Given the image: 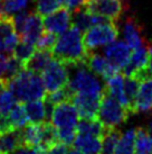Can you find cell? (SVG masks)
Wrapping results in <instances>:
<instances>
[{"label": "cell", "instance_id": "39", "mask_svg": "<svg viewBox=\"0 0 152 154\" xmlns=\"http://www.w3.org/2000/svg\"><path fill=\"white\" fill-rule=\"evenodd\" d=\"M7 83H8V82L6 81L4 79L0 78V94H1V92H2L6 88H7Z\"/></svg>", "mask_w": 152, "mask_h": 154}, {"label": "cell", "instance_id": "32", "mask_svg": "<svg viewBox=\"0 0 152 154\" xmlns=\"http://www.w3.org/2000/svg\"><path fill=\"white\" fill-rule=\"evenodd\" d=\"M17 103V99L9 89H4L0 94V114L8 115L13 105Z\"/></svg>", "mask_w": 152, "mask_h": 154}, {"label": "cell", "instance_id": "20", "mask_svg": "<svg viewBox=\"0 0 152 154\" xmlns=\"http://www.w3.org/2000/svg\"><path fill=\"white\" fill-rule=\"evenodd\" d=\"M53 59V54L49 51H42V50H36L34 54L30 56V59L25 63L24 68L29 70L34 73H40L45 70L47 64L49 63Z\"/></svg>", "mask_w": 152, "mask_h": 154}, {"label": "cell", "instance_id": "33", "mask_svg": "<svg viewBox=\"0 0 152 154\" xmlns=\"http://www.w3.org/2000/svg\"><path fill=\"white\" fill-rule=\"evenodd\" d=\"M60 7L59 0H36V11L42 17L55 11Z\"/></svg>", "mask_w": 152, "mask_h": 154}, {"label": "cell", "instance_id": "12", "mask_svg": "<svg viewBox=\"0 0 152 154\" xmlns=\"http://www.w3.org/2000/svg\"><path fill=\"white\" fill-rule=\"evenodd\" d=\"M19 41L20 36L15 29L11 16L6 15L0 18V52L11 54Z\"/></svg>", "mask_w": 152, "mask_h": 154}, {"label": "cell", "instance_id": "25", "mask_svg": "<svg viewBox=\"0 0 152 154\" xmlns=\"http://www.w3.org/2000/svg\"><path fill=\"white\" fill-rule=\"evenodd\" d=\"M10 122L13 124V127L15 129H21L24 128L26 125L29 123L28 117H27V112H26L25 103L17 101L11 108L10 112L8 114Z\"/></svg>", "mask_w": 152, "mask_h": 154}, {"label": "cell", "instance_id": "3", "mask_svg": "<svg viewBox=\"0 0 152 154\" xmlns=\"http://www.w3.org/2000/svg\"><path fill=\"white\" fill-rule=\"evenodd\" d=\"M130 114L131 112L116 99L107 94L105 90H103L97 118L105 128H116L118 126L127 122Z\"/></svg>", "mask_w": 152, "mask_h": 154}, {"label": "cell", "instance_id": "35", "mask_svg": "<svg viewBox=\"0 0 152 154\" xmlns=\"http://www.w3.org/2000/svg\"><path fill=\"white\" fill-rule=\"evenodd\" d=\"M87 0H59L60 6L67 8L71 13H74L78 9L83 8Z\"/></svg>", "mask_w": 152, "mask_h": 154}, {"label": "cell", "instance_id": "26", "mask_svg": "<svg viewBox=\"0 0 152 154\" xmlns=\"http://www.w3.org/2000/svg\"><path fill=\"white\" fill-rule=\"evenodd\" d=\"M136 129H127L124 134H121L118 143L115 147V154H133L134 151Z\"/></svg>", "mask_w": 152, "mask_h": 154}, {"label": "cell", "instance_id": "16", "mask_svg": "<svg viewBox=\"0 0 152 154\" xmlns=\"http://www.w3.org/2000/svg\"><path fill=\"white\" fill-rule=\"evenodd\" d=\"M102 137L77 133L72 146L82 154H102Z\"/></svg>", "mask_w": 152, "mask_h": 154}, {"label": "cell", "instance_id": "28", "mask_svg": "<svg viewBox=\"0 0 152 154\" xmlns=\"http://www.w3.org/2000/svg\"><path fill=\"white\" fill-rule=\"evenodd\" d=\"M36 51V46L28 44L24 42V41H19V43L15 46L13 51V54L22 65H25V63L30 59V56L34 54V52Z\"/></svg>", "mask_w": 152, "mask_h": 154}, {"label": "cell", "instance_id": "44", "mask_svg": "<svg viewBox=\"0 0 152 154\" xmlns=\"http://www.w3.org/2000/svg\"><path fill=\"white\" fill-rule=\"evenodd\" d=\"M0 154H4V153H1V152H0Z\"/></svg>", "mask_w": 152, "mask_h": 154}, {"label": "cell", "instance_id": "7", "mask_svg": "<svg viewBox=\"0 0 152 154\" xmlns=\"http://www.w3.org/2000/svg\"><path fill=\"white\" fill-rule=\"evenodd\" d=\"M42 79L46 92L55 91L59 88H63L67 86L69 82L68 66L53 56L51 61L42 72Z\"/></svg>", "mask_w": 152, "mask_h": 154}, {"label": "cell", "instance_id": "42", "mask_svg": "<svg viewBox=\"0 0 152 154\" xmlns=\"http://www.w3.org/2000/svg\"><path fill=\"white\" fill-rule=\"evenodd\" d=\"M148 131L149 133L152 135V117H151V119H150V122H149V127H148Z\"/></svg>", "mask_w": 152, "mask_h": 154}, {"label": "cell", "instance_id": "38", "mask_svg": "<svg viewBox=\"0 0 152 154\" xmlns=\"http://www.w3.org/2000/svg\"><path fill=\"white\" fill-rule=\"evenodd\" d=\"M35 153H36L35 149L28 147V146L26 145H20L19 147H17L16 150L13 151L11 154H35Z\"/></svg>", "mask_w": 152, "mask_h": 154}, {"label": "cell", "instance_id": "18", "mask_svg": "<svg viewBox=\"0 0 152 154\" xmlns=\"http://www.w3.org/2000/svg\"><path fill=\"white\" fill-rule=\"evenodd\" d=\"M105 20H109V19L102 17V16H98V15H95V14L89 13V10H86L84 7L74 11L72 17L73 25H75L82 32H85L86 29H89V27L96 25V24H100V23L105 22Z\"/></svg>", "mask_w": 152, "mask_h": 154}, {"label": "cell", "instance_id": "31", "mask_svg": "<svg viewBox=\"0 0 152 154\" xmlns=\"http://www.w3.org/2000/svg\"><path fill=\"white\" fill-rule=\"evenodd\" d=\"M57 37H58V35L45 29L42 32V34L40 35V37L38 38L37 43H36V48L37 50H42V51L51 52V50L55 46Z\"/></svg>", "mask_w": 152, "mask_h": 154}, {"label": "cell", "instance_id": "4", "mask_svg": "<svg viewBox=\"0 0 152 154\" xmlns=\"http://www.w3.org/2000/svg\"><path fill=\"white\" fill-rule=\"evenodd\" d=\"M118 27L115 22L105 20L85 30L83 35V42L86 50L91 52L118 39Z\"/></svg>", "mask_w": 152, "mask_h": 154}, {"label": "cell", "instance_id": "34", "mask_svg": "<svg viewBox=\"0 0 152 154\" xmlns=\"http://www.w3.org/2000/svg\"><path fill=\"white\" fill-rule=\"evenodd\" d=\"M2 2L4 14L8 16H13L21 10H25L29 0H4Z\"/></svg>", "mask_w": 152, "mask_h": 154}, {"label": "cell", "instance_id": "40", "mask_svg": "<svg viewBox=\"0 0 152 154\" xmlns=\"http://www.w3.org/2000/svg\"><path fill=\"white\" fill-rule=\"evenodd\" d=\"M67 154H82L78 150H76L74 146H72L71 149H68L67 151Z\"/></svg>", "mask_w": 152, "mask_h": 154}, {"label": "cell", "instance_id": "10", "mask_svg": "<svg viewBox=\"0 0 152 154\" xmlns=\"http://www.w3.org/2000/svg\"><path fill=\"white\" fill-rule=\"evenodd\" d=\"M104 56L110 61V63L116 66L121 71L131 56V48L124 41L115 39L113 42L109 43L104 47Z\"/></svg>", "mask_w": 152, "mask_h": 154}, {"label": "cell", "instance_id": "41", "mask_svg": "<svg viewBox=\"0 0 152 154\" xmlns=\"http://www.w3.org/2000/svg\"><path fill=\"white\" fill-rule=\"evenodd\" d=\"M4 16H6L4 10V2L0 0V18H2Z\"/></svg>", "mask_w": 152, "mask_h": 154}, {"label": "cell", "instance_id": "36", "mask_svg": "<svg viewBox=\"0 0 152 154\" xmlns=\"http://www.w3.org/2000/svg\"><path fill=\"white\" fill-rule=\"evenodd\" d=\"M68 146L62 142H57L51 147H48L42 154H67Z\"/></svg>", "mask_w": 152, "mask_h": 154}, {"label": "cell", "instance_id": "9", "mask_svg": "<svg viewBox=\"0 0 152 154\" xmlns=\"http://www.w3.org/2000/svg\"><path fill=\"white\" fill-rule=\"evenodd\" d=\"M101 97L98 94H73L72 101L78 111L80 118H97L98 108L101 103Z\"/></svg>", "mask_w": 152, "mask_h": 154}, {"label": "cell", "instance_id": "24", "mask_svg": "<svg viewBox=\"0 0 152 154\" xmlns=\"http://www.w3.org/2000/svg\"><path fill=\"white\" fill-rule=\"evenodd\" d=\"M133 154H152V135L143 127L136 128Z\"/></svg>", "mask_w": 152, "mask_h": 154}, {"label": "cell", "instance_id": "43", "mask_svg": "<svg viewBox=\"0 0 152 154\" xmlns=\"http://www.w3.org/2000/svg\"><path fill=\"white\" fill-rule=\"evenodd\" d=\"M35 150H36V153H35V154H42V153H44V152H42V151H40L39 149H35Z\"/></svg>", "mask_w": 152, "mask_h": 154}, {"label": "cell", "instance_id": "15", "mask_svg": "<svg viewBox=\"0 0 152 154\" xmlns=\"http://www.w3.org/2000/svg\"><path fill=\"white\" fill-rule=\"evenodd\" d=\"M152 109V77L144 78L140 81L139 89L135 96L132 114L147 112Z\"/></svg>", "mask_w": 152, "mask_h": 154}, {"label": "cell", "instance_id": "11", "mask_svg": "<svg viewBox=\"0 0 152 154\" xmlns=\"http://www.w3.org/2000/svg\"><path fill=\"white\" fill-rule=\"evenodd\" d=\"M44 28L56 35L63 34L71 27L72 13L67 8H58L44 17Z\"/></svg>", "mask_w": 152, "mask_h": 154}, {"label": "cell", "instance_id": "22", "mask_svg": "<svg viewBox=\"0 0 152 154\" xmlns=\"http://www.w3.org/2000/svg\"><path fill=\"white\" fill-rule=\"evenodd\" d=\"M22 145L21 129H13L0 134V152L11 154L17 147Z\"/></svg>", "mask_w": 152, "mask_h": 154}, {"label": "cell", "instance_id": "1", "mask_svg": "<svg viewBox=\"0 0 152 154\" xmlns=\"http://www.w3.org/2000/svg\"><path fill=\"white\" fill-rule=\"evenodd\" d=\"M51 54L55 59L71 68L85 64L89 51L83 42L82 30L75 25L71 26L66 32L57 37L55 46L51 50Z\"/></svg>", "mask_w": 152, "mask_h": 154}, {"label": "cell", "instance_id": "29", "mask_svg": "<svg viewBox=\"0 0 152 154\" xmlns=\"http://www.w3.org/2000/svg\"><path fill=\"white\" fill-rule=\"evenodd\" d=\"M73 97V91L71 88L67 86L59 88V89L55 90V91H51V92H46L45 94V100L48 101L51 105H57L59 103H63L65 100H72Z\"/></svg>", "mask_w": 152, "mask_h": 154}, {"label": "cell", "instance_id": "21", "mask_svg": "<svg viewBox=\"0 0 152 154\" xmlns=\"http://www.w3.org/2000/svg\"><path fill=\"white\" fill-rule=\"evenodd\" d=\"M25 108L29 123L39 124L46 120V105H45L44 99H36V100L27 101L25 103Z\"/></svg>", "mask_w": 152, "mask_h": 154}, {"label": "cell", "instance_id": "2", "mask_svg": "<svg viewBox=\"0 0 152 154\" xmlns=\"http://www.w3.org/2000/svg\"><path fill=\"white\" fill-rule=\"evenodd\" d=\"M7 88L13 92L17 101L21 103L44 99L46 94L42 77L25 68L8 80Z\"/></svg>", "mask_w": 152, "mask_h": 154}, {"label": "cell", "instance_id": "23", "mask_svg": "<svg viewBox=\"0 0 152 154\" xmlns=\"http://www.w3.org/2000/svg\"><path fill=\"white\" fill-rule=\"evenodd\" d=\"M106 131L107 128L104 127L98 118H80L77 123V133L89 134L103 138Z\"/></svg>", "mask_w": 152, "mask_h": 154}, {"label": "cell", "instance_id": "27", "mask_svg": "<svg viewBox=\"0 0 152 154\" xmlns=\"http://www.w3.org/2000/svg\"><path fill=\"white\" fill-rule=\"evenodd\" d=\"M121 137V132L118 128H110L106 131L102 142V154H113Z\"/></svg>", "mask_w": 152, "mask_h": 154}, {"label": "cell", "instance_id": "8", "mask_svg": "<svg viewBox=\"0 0 152 154\" xmlns=\"http://www.w3.org/2000/svg\"><path fill=\"white\" fill-rule=\"evenodd\" d=\"M84 8L89 13L116 22L125 11L124 0H87Z\"/></svg>", "mask_w": 152, "mask_h": 154}, {"label": "cell", "instance_id": "19", "mask_svg": "<svg viewBox=\"0 0 152 154\" xmlns=\"http://www.w3.org/2000/svg\"><path fill=\"white\" fill-rule=\"evenodd\" d=\"M42 123L34 124L28 123L24 128H21V141L22 145L31 149H39L42 141Z\"/></svg>", "mask_w": 152, "mask_h": 154}, {"label": "cell", "instance_id": "30", "mask_svg": "<svg viewBox=\"0 0 152 154\" xmlns=\"http://www.w3.org/2000/svg\"><path fill=\"white\" fill-rule=\"evenodd\" d=\"M124 75V74H123ZM140 80L136 79L135 77L132 75H124V92L127 98L129 105H130V111L132 114V107H133V103H134L135 96L139 89Z\"/></svg>", "mask_w": 152, "mask_h": 154}, {"label": "cell", "instance_id": "14", "mask_svg": "<svg viewBox=\"0 0 152 154\" xmlns=\"http://www.w3.org/2000/svg\"><path fill=\"white\" fill-rule=\"evenodd\" d=\"M44 30H45V28H44L42 17L37 11H30L28 14L27 19H26L22 32L19 36H20L21 41L36 46L38 38L40 37V35L42 34Z\"/></svg>", "mask_w": 152, "mask_h": 154}, {"label": "cell", "instance_id": "5", "mask_svg": "<svg viewBox=\"0 0 152 154\" xmlns=\"http://www.w3.org/2000/svg\"><path fill=\"white\" fill-rule=\"evenodd\" d=\"M72 68L75 69V71L72 79H69L68 87L71 88L73 94L80 92L102 96L104 87L102 86L96 74H94L85 64H80Z\"/></svg>", "mask_w": 152, "mask_h": 154}, {"label": "cell", "instance_id": "37", "mask_svg": "<svg viewBox=\"0 0 152 154\" xmlns=\"http://www.w3.org/2000/svg\"><path fill=\"white\" fill-rule=\"evenodd\" d=\"M13 129L15 128L13 127V124L10 122L9 115H1L0 114V134L9 132V131H13Z\"/></svg>", "mask_w": 152, "mask_h": 154}, {"label": "cell", "instance_id": "17", "mask_svg": "<svg viewBox=\"0 0 152 154\" xmlns=\"http://www.w3.org/2000/svg\"><path fill=\"white\" fill-rule=\"evenodd\" d=\"M124 42L130 46L131 50L144 45V37L142 34V27L134 18L129 17L123 26Z\"/></svg>", "mask_w": 152, "mask_h": 154}, {"label": "cell", "instance_id": "13", "mask_svg": "<svg viewBox=\"0 0 152 154\" xmlns=\"http://www.w3.org/2000/svg\"><path fill=\"white\" fill-rule=\"evenodd\" d=\"M85 65L94 74L100 75L104 81L120 72V70L116 66H114L112 63H110V61L105 56L98 53H94L93 51L89 52V55L85 61Z\"/></svg>", "mask_w": 152, "mask_h": 154}, {"label": "cell", "instance_id": "6", "mask_svg": "<svg viewBox=\"0 0 152 154\" xmlns=\"http://www.w3.org/2000/svg\"><path fill=\"white\" fill-rule=\"evenodd\" d=\"M51 120L57 129V133L77 132L80 115L72 100H65L54 106Z\"/></svg>", "mask_w": 152, "mask_h": 154}]
</instances>
